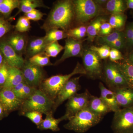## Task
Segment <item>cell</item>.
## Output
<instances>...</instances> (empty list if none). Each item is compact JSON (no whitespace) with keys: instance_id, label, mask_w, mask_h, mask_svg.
<instances>
[{"instance_id":"cell-1","label":"cell","mask_w":133,"mask_h":133,"mask_svg":"<svg viewBox=\"0 0 133 133\" xmlns=\"http://www.w3.org/2000/svg\"><path fill=\"white\" fill-rule=\"evenodd\" d=\"M74 19L75 12L72 1H58L53 5L42 29L45 31L52 29L66 31Z\"/></svg>"},{"instance_id":"cell-2","label":"cell","mask_w":133,"mask_h":133,"mask_svg":"<svg viewBox=\"0 0 133 133\" xmlns=\"http://www.w3.org/2000/svg\"><path fill=\"white\" fill-rule=\"evenodd\" d=\"M78 74H85L83 66L78 62L70 73L64 75H55L46 78L43 81L38 89L55 102L58 94L65 83L72 76Z\"/></svg>"},{"instance_id":"cell-3","label":"cell","mask_w":133,"mask_h":133,"mask_svg":"<svg viewBox=\"0 0 133 133\" xmlns=\"http://www.w3.org/2000/svg\"><path fill=\"white\" fill-rule=\"evenodd\" d=\"M102 119L86 108L70 119L64 127L76 133H84L97 125Z\"/></svg>"},{"instance_id":"cell-4","label":"cell","mask_w":133,"mask_h":133,"mask_svg":"<svg viewBox=\"0 0 133 133\" xmlns=\"http://www.w3.org/2000/svg\"><path fill=\"white\" fill-rule=\"evenodd\" d=\"M54 104V101L37 89L30 97L23 101L19 110V114L27 112L36 111L46 115L52 112Z\"/></svg>"},{"instance_id":"cell-5","label":"cell","mask_w":133,"mask_h":133,"mask_svg":"<svg viewBox=\"0 0 133 133\" xmlns=\"http://www.w3.org/2000/svg\"><path fill=\"white\" fill-rule=\"evenodd\" d=\"M74 4L75 19L80 23H85L102 12L101 7L94 1L75 0L72 1Z\"/></svg>"},{"instance_id":"cell-6","label":"cell","mask_w":133,"mask_h":133,"mask_svg":"<svg viewBox=\"0 0 133 133\" xmlns=\"http://www.w3.org/2000/svg\"><path fill=\"white\" fill-rule=\"evenodd\" d=\"M102 79L108 89L113 91L118 88L129 87L118 63L111 62L105 65Z\"/></svg>"},{"instance_id":"cell-7","label":"cell","mask_w":133,"mask_h":133,"mask_svg":"<svg viewBox=\"0 0 133 133\" xmlns=\"http://www.w3.org/2000/svg\"><path fill=\"white\" fill-rule=\"evenodd\" d=\"M82 58L85 75L91 79H102L104 66L97 54L88 49L84 51Z\"/></svg>"},{"instance_id":"cell-8","label":"cell","mask_w":133,"mask_h":133,"mask_svg":"<svg viewBox=\"0 0 133 133\" xmlns=\"http://www.w3.org/2000/svg\"><path fill=\"white\" fill-rule=\"evenodd\" d=\"M111 128L114 133H133V107L115 112Z\"/></svg>"},{"instance_id":"cell-9","label":"cell","mask_w":133,"mask_h":133,"mask_svg":"<svg viewBox=\"0 0 133 133\" xmlns=\"http://www.w3.org/2000/svg\"><path fill=\"white\" fill-rule=\"evenodd\" d=\"M91 94L88 90L84 92L77 93L68 100L65 104L64 114L60 117L62 121H69L81 110L87 108Z\"/></svg>"},{"instance_id":"cell-10","label":"cell","mask_w":133,"mask_h":133,"mask_svg":"<svg viewBox=\"0 0 133 133\" xmlns=\"http://www.w3.org/2000/svg\"><path fill=\"white\" fill-rule=\"evenodd\" d=\"M24 81L31 87L38 89L43 81L46 79V73L43 67L31 63L25 60L21 69Z\"/></svg>"},{"instance_id":"cell-11","label":"cell","mask_w":133,"mask_h":133,"mask_svg":"<svg viewBox=\"0 0 133 133\" xmlns=\"http://www.w3.org/2000/svg\"><path fill=\"white\" fill-rule=\"evenodd\" d=\"M80 78L79 76L70 79L59 91L54 102L52 109L53 114L65 101L69 99L81 90L79 82Z\"/></svg>"},{"instance_id":"cell-12","label":"cell","mask_w":133,"mask_h":133,"mask_svg":"<svg viewBox=\"0 0 133 133\" xmlns=\"http://www.w3.org/2000/svg\"><path fill=\"white\" fill-rule=\"evenodd\" d=\"M23 102L16 97L12 89L0 88V102L8 115L11 112L19 111Z\"/></svg>"},{"instance_id":"cell-13","label":"cell","mask_w":133,"mask_h":133,"mask_svg":"<svg viewBox=\"0 0 133 133\" xmlns=\"http://www.w3.org/2000/svg\"><path fill=\"white\" fill-rule=\"evenodd\" d=\"M0 51L3 56L4 61L9 66L22 69L25 60L22 56L17 54L7 42L0 43Z\"/></svg>"},{"instance_id":"cell-14","label":"cell","mask_w":133,"mask_h":133,"mask_svg":"<svg viewBox=\"0 0 133 133\" xmlns=\"http://www.w3.org/2000/svg\"><path fill=\"white\" fill-rule=\"evenodd\" d=\"M65 41L64 52L61 58L55 63V65L62 63L69 58L77 56L82 52L83 42L81 40L68 37Z\"/></svg>"},{"instance_id":"cell-15","label":"cell","mask_w":133,"mask_h":133,"mask_svg":"<svg viewBox=\"0 0 133 133\" xmlns=\"http://www.w3.org/2000/svg\"><path fill=\"white\" fill-rule=\"evenodd\" d=\"M121 108L133 107V89L129 87H122L114 91Z\"/></svg>"},{"instance_id":"cell-16","label":"cell","mask_w":133,"mask_h":133,"mask_svg":"<svg viewBox=\"0 0 133 133\" xmlns=\"http://www.w3.org/2000/svg\"><path fill=\"white\" fill-rule=\"evenodd\" d=\"M99 87L100 91V97L106 104L111 111L115 112L119 110L121 108L117 102L114 92L107 88L101 82L99 83Z\"/></svg>"},{"instance_id":"cell-17","label":"cell","mask_w":133,"mask_h":133,"mask_svg":"<svg viewBox=\"0 0 133 133\" xmlns=\"http://www.w3.org/2000/svg\"><path fill=\"white\" fill-rule=\"evenodd\" d=\"M87 108L102 118L111 111L109 108L100 97L91 95Z\"/></svg>"},{"instance_id":"cell-18","label":"cell","mask_w":133,"mask_h":133,"mask_svg":"<svg viewBox=\"0 0 133 133\" xmlns=\"http://www.w3.org/2000/svg\"><path fill=\"white\" fill-rule=\"evenodd\" d=\"M47 45L44 37L33 38L27 43L26 54L30 58L39 53L44 52Z\"/></svg>"},{"instance_id":"cell-19","label":"cell","mask_w":133,"mask_h":133,"mask_svg":"<svg viewBox=\"0 0 133 133\" xmlns=\"http://www.w3.org/2000/svg\"><path fill=\"white\" fill-rule=\"evenodd\" d=\"M24 81L21 69L9 66L7 79L2 87L12 89Z\"/></svg>"},{"instance_id":"cell-20","label":"cell","mask_w":133,"mask_h":133,"mask_svg":"<svg viewBox=\"0 0 133 133\" xmlns=\"http://www.w3.org/2000/svg\"><path fill=\"white\" fill-rule=\"evenodd\" d=\"M7 42L19 55L22 56V54L26 52L27 43L23 35L15 34L11 36Z\"/></svg>"},{"instance_id":"cell-21","label":"cell","mask_w":133,"mask_h":133,"mask_svg":"<svg viewBox=\"0 0 133 133\" xmlns=\"http://www.w3.org/2000/svg\"><path fill=\"white\" fill-rule=\"evenodd\" d=\"M52 112L46 114L45 118L42 123L37 126V128L41 131L50 130L53 132H57L60 130L58 125L62 121L61 118L56 119L53 116Z\"/></svg>"},{"instance_id":"cell-22","label":"cell","mask_w":133,"mask_h":133,"mask_svg":"<svg viewBox=\"0 0 133 133\" xmlns=\"http://www.w3.org/2000/svg\"><path fill=\"white\" fill-rule=\"evenodd\" d=\"M37 8L50 9L41 0H20L18 8L19 11L17 13L16 15L21 12L24 14L28 13Z\"/></svg>"},{"instance_id":"cell-23","label":"cell","mask_w":133,"mask_h":133,"mask_svg":"<svg viewBox=\"0 0 133 133\" xmlns=\"http://www.w3.org/2000/svg\"><path fill=\"white\" fill-rule=\"evenodd\" d=\"M12 89L16 97L23 101L30 97L37 89L31 87L24 81Z\"/></svg>"},{"instance_id":"cell-24","label":"cell","mask_w":133,"mask_h":133,"mask_svg":"<svg viewBox=\"0 0 133 133\" xmlns=\"http://www.w3.org/2000/svg\"><path fill=\"white\" fill-rule=\"evenodd\" d=\"M105 22V19L102 17L99 16L93 20L87 27V35L88 41L91 42L94 41V39L99 35L102 23Z\"/></svg>"},{"instance_id":"cell-25","label":"cell","mask_w":133,"mask_h":133,"mask_svg":"<svg viewBox=\"0 0 133 133\" xmlns=\"http://www.w3.org/2000/svg\"><path fill=\"white\" fill-rule=\"evenodd\" d=\"M107 12L111 15L124 14L127 7L126 1L124 0H109L106 4Z\"/></svg>"},{"instance_id":"cell-26","label":"cell","mask_w":133,"mask_h":133,"mask_svg":"<svg viewBox=\"0 0 133 133\" xmlns=\"http://www.w3.org/2000/svg\"><path fill=\"white\" fill-rule=\"evenodd\" d=\"M118 63L129 87L133 89V65L127 59Z\"/></svg>"},{"instance_id":"cell-27","label":"cell","mask_w":133,"mask_h":133,"mask_svg":"<svg viewBox=\"0 0 133 133\" xmlns=\"http://www.w3.org/2000/svg\"><path fill=\"white\" fill-rule=\"evenodd\" d=\"M66 37H67L66 32L58 29H52L46 31V34L44 36L48 44L58 42Z\"/></svg>"},{"instance_id":"cell-28","label":"cell","mask_w":133,"mask_h":133,"mask_svg":"<svg viewBox=\"0 0 133 133\" xmlns=\"http://www.w3.org/2000/svg\"><path fill=\"white\" fill-rule=\"evenodd\" d=\"M29 61L32 64L41 67L54 65L50 62V57L44 52L39 53L30 58Z\"/></svg>"},{"instance_id":"cell-29","label":"cell","mask_w":133,"mask_h":133,"mask_svg":"<svg viewBox=\"0 0 133 133\" xmlns=\"http://www.w3.org/2000/svg\"><path fill=\"white\" fill-rule=\"evenodd\" d=\"M19 0H3L0 5V13L8 17L14 9L19 8Z\"/></svg>"},{"instance_id":"cell-30","label":"cell","mask_w":133,"mask_h":133,"mask_svg":"<svg viewBox=\"0 0 133 133\" xmlns=\"http://www.w3.org/2000/svg\"><path fill=\"white\" fill-rule=\"evenodd\" d=\"M122 38H125L124 31L122 30H116L107 35L99 36L98 42L102 45H108L115 41Z\"/></svg>"},{"instance_id":"cell-31","label":"cell","mask_w":133,"mask_h":133,"mask_svg":"<svg viewBox=\"0 0 133 133\" xmlns=\"http://www.w3.org/2000/svg\"><path fill=\"white\" fill-rule=\"evenodd\" d=\"M127 16L124 14L111 15L109 23L112 28L116 30H121L124 28L127 21Z\"/></svg>"},{"instance_id":"cell-32","label":"cell","mask_w":133,"mask_h":133,"mask_svg":"<svg viewBox=\"0 0 133 133\" xmlns=\"http://www.w3.org/2000/svg\"><path fill=\"white\" fill-rule=\"evenodd\" d=\"M87 28L80 26L69 29L66 32L67 37H70L78 40H81L87 35Z\"/></svg>"},{"instance_id":"cell-33","label":"cell","mask_w":133,"mask_h":133,"mask_svg":"<svg viewBox=\"0 0 133 133\" xmlns=\"http://www.w3.org/2000/svg\"><path fill=\"white\" fill-rule=\"evenodd\" d=\"M63 49L64 47L60 45L58 42H56L48 44L44 52L49 57H55Z\"/></svg>"},{"instance_id":"cell-34","label":"cell","mask_w":133,"mask_h":133,"mask_svg":"<svg viewBox=\"0 0 133 133\" xmlns=\"http://www.w3.org/2000/svg\"><path fill=\"white\" fill-rule=\"evenodd\" d=\"M31 27L30 21L24 16L19 17L15 26L16 31L21 33L28 31Z\"/></svg>"},{"instance_id":"cell-35","label":"cell","mask_w":133,"mask_h":133,"mask_svg":"<svg viewBox=\"0 0 133 133\" xmlns=\"http://www.w3.org/2000/svg\"><path fill=\"white\" fill-rule=\"evenodd\" d=\"M22 115L28 118L36 125L38 126L42 123L43 121V114L40 112L30 111L25 112L22 114Z\"/></svg>"},{"instance_id":"cell-36","label":"cell","mask_w":133,"mask_h":133,"mask_svg":"<svg viewBox=\"0 0 133 133\" xmlns=\"http://www.w3.org/2000/svg\"><path fill=\"white\" fill-rule=\"evenodd\" d=\"M111 48L107 45H103L101 47L91 46L90 49L97 53L101 59H105L109 57Z\"/></svg>"},{"instance_id":"cell-37","label":"cell","mask_w":133,"mask_h":133,"mask_svg":"<svg viewBox=\"0 0 133 133\" xmlns=\"http://www.w3.org/2000/svg\"><path fill=\"white\" fill-rule=\"evenodd\" d=\"M9 66L4 61L0 66V88L3 87L7 79Z\"/></svg>"},{"instance_id":"cell-38","label":"cell","mask_w":133,"mask_h":133,"mask_svg":"<svg viewBox=\"0 0 133 133\" xmlns=\"http://www.w3.org/2000/svg\"><path fill=\"white\" fill-rule=\"evenodd\" d=\"M12 28L10 23L4 17L0 16V38L9 32Z\"/></svg>"},{"instance_id":"cell-39","label":"cell","mask_w":133,"mask_h":133,"mask_svg":"<svg viewBox=\"0 0 133 133\" xmlns=\"http://www.w3.org/2000/svg\"><path fill=\"white\" fill-rule=\"evenodd\" d=\"M45 14L39 11L38 10L35 9L28 13L24 14V16L26 17L29 20L37 21H40L42 19Z\"/></svg>"},{"instance_id":"cell-40","label":"cell","mask_w":133,"mask_h":133,"mask_svg":"<svg viewBox=\"0 0 133 133\" xmlns=\"http://www.w3.org/2000/svg\"><path fill=\"white\" fill-rule=\"evenodd\" d=\"M124 32L125 38L126 46L129 47L133 38V22L130 23L128 24Z\"/></svg>"},{"instance_id":"cell-41","label":"cell","mask_w":133,"mask_h":133,"mask_svg":"<svg viewBox=\"0 0 133 133\" xmlns=\"http://www.w3.org/2000/svg\"><path fill=\"white\" fill-rule=\"evenodd\" d=\"M109 57L111 62L114 63L123 59V55L119 50L114 48H111Z\"/></svg>"},{"instance_id":"cell-42","label":"cell","mask_w":133,"mask_h":133,"mask_svg":"<svg viewBox=\"0 0 133 133\" xmlns=\"http://www.w3.org/2000/svg\"><path fill=\"white\" fill-rule=\"evenodd\" d=\"M112 29L109 23L105 22L101 25L99 35L100 36H104L109 35L111 32Z\"/></svg>"},{"instance_id":"cell-43","label":"cell","mask_w":133,"mask_h":133,"mask_svg":"<svg viewBox=\"0 0 133 133\" xmlns=\"http://www.w3.org/2000/svg\"><path fill=\"white\" fill-rule=\"evenodd\" d=\"M107 45L111 48H114L119 50L122 49L126 47L125 39L122 38L117 40Z\"/></svg>"},{"instance_id":"cell-44","label":"cell","mask_w":133,"mask_h":133,"mask_svg":"<svg viewBox=\"0 0 133 133\" xmlns=\"http://www.w3.org/2000/svg\"><path fill=\"white\" fill-rule=\"evenodd\" d=\"M7 113L5 111L4 108L0 102V120H2L3 118L8 116Z\"/></svg>"},{"instance_id":"cell-45","label":"cell","mask_w":133,"mask_h":133,"mask_svg":"<svg viewBox=\"0 0 133 133\" xmlns=\"http://www.w3.org/2000/svg\"><path fill=\"white\" fill-rule=\"evenodd\" d=\"M126 2L127 8L133 9V0H126Z\"/></svg>"},{"instance_id":"cell-46","label":"cell","mask_w":133,"mask_h":133,"mask_svg":"<svg viewBox=\"0 0 133 133\" xmlns=\"http://www.w3.org/2000/svg\"><path fill=\"white\" fill-rule=\"evenodd\" d=\"M127 60L131 64L133 65V50L130 52L128 56V58Z\"/></svg>"},{"instance_id":"cell-47","label":"cell","mask_w":133,"mask_h":133,"mask_svg":"<svg viewBox=\"0 0 133 133\" xmlns=\"http://www.w3.org/2000/svg\"><path fill=\"white\" fill-rule=\"evenodd\" d=\"M98 5L100 6L101 5H103L104 4H106L108 1H106V0H96V1H94Z\"/></svg>"},{"instance_id":"cell-48","label":"cell","mask_w":133,"mask_h":133,"mask_svg":"<svg viewBox=\"0 0 133 133\" xmlns=\"http://www.w3.org/2000/svg\"><path fill=\"white\" fill-rule=\"evenodd\" d=\"M4 61V58H3V56L0 51V66L2 64Z\"/></svg>"},{"instance_id":"cell-49","label":"cell","mask_w":133,"mask_h":133,"mask_svg":"<svg viewBox=\"0 0 133 133\" xmlns=\"http://www.w3.org/2000/svg\"><path fill=\"white\" fill-rule=\"evenodd\" d=\"M129 47L130 48H133V38L132 39L131 44H130V45H129Z\"/></svg>"},{"instance_id":"cell-50","label":"cell","mask_w":133,"mask_h":133,"mask_svg":"<svg viewBox=\"0 0 133 133\" xmlns=\"http://www.w3.org/2000/svg\"><path fill=\"white\" fill-rule=\"evenodd\" d=\"M3 0H0V5L1 4V3H2L3 2Z\"/></svg>"}]
</instances>
